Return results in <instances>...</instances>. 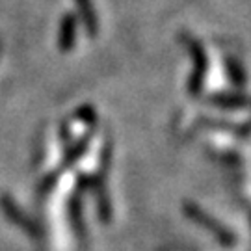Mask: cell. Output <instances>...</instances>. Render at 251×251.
Returning a JSON list of instances; mask_svg holds the SVG:
<instances>
[{"label":"cell","instance_id":"5","mask_svg":"<svg viewBox=\"0 0 251 251\" xmlns=\"http://www.w3.org/2000/svg\"><path fill=\"white\" fill-rule=\"evenodd\" d=\"M227 73H229V76L233 78V82L236 86H242L244 82H246V73H244V69L240 67L238 60L227 58Z\"/></svg>","mask_w":251,"mask_h":251},{"label":"cell","instance_id":"6","mask_svg":"<svg viewBox=\"0 0 251 251\" xmlns=\"http://www.w3.org/2000/svg\"><path fill=\"white\" fill-rule=\"evenodd\" d=\"M216 104L224 108H236V106H244L248 104V100L240 99V97H231V95H218V97H212Z\"/></svg>","mask_w":251,"mask_h":251},{"label":"cell","instance_id":"3","mask_svg":"<svg viewBox=\"0 0 251 251\" xmlns=\"http://www.w3.org/2000/svg\"><path fill=\"white\" fill-rule=\"evenodd\" d=\"M76 2V8H78V15H80L84 28L90 36H95L99 32V21H97V13L93 9L91 0H75Z\"/></svg>","mask_w":251,"mask_h":251},{"label":"cell","instance_id":"2","mask_svg":"<svg viewBox=\"0 0 251 251\" xmlns=\"http://www.w3.org/2000/svg\"><path fill=\"white\" fill-rule=\"evenodd\" d=\"M75 34H76V21L71 13H67V15H63L62 25H60V36H58L60 50L63 52L71 50L75 45Z\"/></svg>","mask_w":251,"mask_h":251},{"label":"cell","instance_id":"1","mask_svg":"<svg viewBox=\"0 0 251 251\" xmlns=\"http://www.w3.org/2000/svg\"><path fill=\"white\" fill-rule=\"evenodd\" d=\"M182 41L188 45L190 52H192V58H194V73L190 76V86L188 90L192 95H198L199 91L203 90V80H205L206 75V58L205 52H203V47L199 45L194 37L184 36Z\"/></svg>","mask_w":251,"mask_h":251},{"label":"cell","instance_id":"8","mask_svg":"<svg viewBox=\"0 0 251 251\" xmlns=\"http://www.w3.org/2000/svg\"><path fill=\"white\" fill-rule=\"evenodd\" d=\"M76 114H78V119H84L88 125H93V123L97 121V116H95V112H93L90 106H82Z\"/></svg>","mask_w":251,"mask_h":251},{"label":"cell","instance_id":"4","mask_svg":"<svg viewBox=\"0 0 251 251\" xmlns=\"http://www.w3.org/2000/svg\"><path fill=\"white\" fill-rule=\"evenodd\" d=\"M2 208H4V210L11 216V220H13L17 225H23L25 229H32L30 222H28V220H25V214H23V212H19V208L15 206V203H13L9 198H6V196L2 198Z\"/></svg>","mask_w":251,"mask_h":251},{"label":"cell","instance_id":"7","mask_svg":"<svg viewBox=\"0 0 251 251\" xmlns=\"http://www.w3.org/2000/svg\"><path fill=\"white\" fill-rule=\"evenodd\" d=\"M86 147H88L86 140H80L75 147H71V149L67 151V162H75L76 158H80V154L86 151Z\"/></svg>","mask_w":251,"mask_h":251}]
</instances>
